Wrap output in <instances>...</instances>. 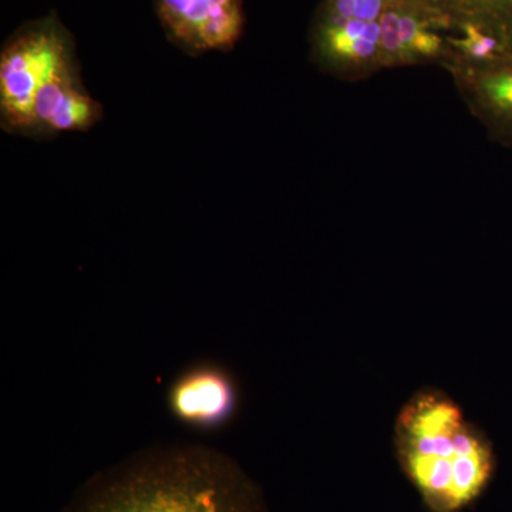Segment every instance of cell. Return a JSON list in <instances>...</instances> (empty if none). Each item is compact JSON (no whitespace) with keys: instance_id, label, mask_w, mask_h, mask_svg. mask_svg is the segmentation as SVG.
<instances>
[{"instance_id":"6da1fadb","label":"cell","mask_w":512,"mask_h":512,"mask_svg":"<svg viewBox=\"0 0 512 512\" xmlns=\"http://www.w3.org/2000/svg\"><path fill=\"white\" fill-rule=\"evenodd\" d=\"M62 512H264L232 458L200 444L147 448L101 471Z\"/></svg>"},{"instance_id":"7a4b0ae2","label":"cell","mask_w":512,"mask_h":512,"mask_svg":"<svg viewBox=\"0 0 512 512\" xmlns=\"http://www.w3.org/2000/svg\"><path fill=\"white\" fill-rule=\"evenodd\" d=\"M394 443L404 470L439 511L471 503L490 480L493 451L484 433L440 390H420L404 403Z\"/></svg>"},{"instance_id":"3957f363","label":"cell","mask_w":512,"mask_h":512,"mask_svg":"<svg viewBox=\"0 0 512 512\" xmlns=\"http://www.w3.org/2000/svg\"><path fill=\"white\" fill-rule=\"evenodd\" d=\"M76 66L73 37L56 16L32 20L16 30L0 52L2 127L29 137L37 94L57 74Z\"/></svg>"},{"instance_id":"277c9868","label":"cell","mask_w":512,"mask_h":512,"mask_svg":"<svg viewBox=\"0 0 512 512\" xmlns=\"http://www.w3.org/2000/svg\"><path fill=\"white\" fill-rule=\"evenodd\" d=\"M168 39L188 55L228 52L245 28L241 0H156Z\"/></svg>"},{"instance_id":"5b68a950","label":"cell","mask_w":512,"mask_h":512,"mask_svg":"<svg viewBox=\"0 0 512 512\" xmlns=\"http://www.w3.org/2000/svg\"><path fill=\"white\" fill-rule=\"evenodd\" d=\"M167 404L174 419L191 429L220 430L238 412L237 380L222 365L197 363L175 377Z\"/></svg>"},{"instance_id":"8992f818","label":"cell","mask_w":512,"mask_h":512,"mask_svg":"<svg viewBox=\"0 0 512 512\" xmlns=\"http://www.w3.org/2000/svg\"><path fill=\"white\" fill-rule=\"evenodd\" d=\"M448 35L414 0H390L380 18L383 69L443 66L451 59Z\"/></svg>"},{"instance_id":"52a82bcc","label":"cell","mask_w":512,"mask_h":512,"mask_svg":"<svg viewBox=\"0 0 512 512\" xmlns=\"http://www.w3.org/2000/svg\"><path fill=\"white\" fill-rule=\"evenodd\" d=\"M443 69L488 137L512 148V56L484 64L451 62Z\"/></svg>"},{"instance_id":"ba28073f","label":"cell","mask_w":512,"mask_h":512,"mask_svg":"<svg viewBox=\"0 0 512 512\" xmlns=\"http://www.w3.org/2000/svg\"><path fill=\"white\" fill-rule=\"evenodd\" d=\"M312 57L323 72L357 82L383 70L380 57V20H313Z\"/></svg>"},{"instance_id":"9c48e42d","label":"cell","mask_w":512,"mask_h":512,"mask_svg":"<svg viewBox=\"0 0 512 512\" xmlns=\"http://www.w3.org/2000/svg\"><path fill=\"white\" fill-rule=\"evenodd\" d=\"M103 114L99 101L84 89L79 67H72L57 74L37 94L29 137L89 131Z\"/></svg>"},{"instance_id":"30bf717a","label":"cell","mask_w":512,"mask_h":512,"mask_svg":"<svg viewBox=\"0 0 512 512\" xmlns=\"http://www.w3.org/2000/svg\"><path fill=\"white\" fill-rule=\"evenodd\" d=\"M444 33L476 26L512 56V0H414Z\"/></svg>"},{"instance_id":"8fae6325","label":"cell","mask_w":512,"mask_h":512,"mask_svg":"<svg viewBox=\"0 0 512 512\" xmlns=\"http://www.w3.org/2000/svg\"><path fill=\"white\" fill-rule=\"evenodd\" d=\"M390 0H323L315 19L325 22H379Z\"/></svg>"}]
</instances>
